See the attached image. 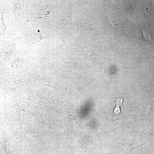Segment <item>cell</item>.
<instances>
[{
	"mask_svg": "<svg viewBox=\"0 0 154 154\" xmlns=\"http://www.w3.org/2000/svg\"><path fill=\"white\" fill-rule=\"evenodd\" d=\"M24 78L9 80L5 78L0 80V92L6 97L25 98L23 88L26 81Z\"/></svg>",
	"mask_w": 154,
	"mask_h": 154,
	"instance_id": "obj_1",
	"label": "cell"
},
{
	"mask_svg": "<svg viewBox=\"0 0 154 154\" xmlns=\"http://www.w3.org/2000/svg\"><path fill=\"white\" fill-rule=\"evenodd\" d=\"M4 11L3 12H1V33L3 35H4L5 33L6 29V27L3 24V15L4 12Z\"/></svg>",
	"mask_w": 154,
	"mask_h": 154,
	"instance_id": "obj_12",
	"label": "cell"
},
{
	"mask_svg": "<svg viewBox=\"0 0 154 154\" xmlns=\"http://www.w3.org/2000/svg\"><path fill=\"white\" fill-rule=\"evenodd\" d=\"M25 7L21 1L15 3L12 10V13L20 19L21 23L24 22V12Z\"/></svg>",
	"mask_w": 154,
	"mask_h": 154,
	"instance_id": "obj_6",
	"label": "cell"
},
{
	"mask_svg": "<svg viewBox=\"0 0 154 154\" xmlns=\"http://www.w3.org/2000/svg\"><path fill=\"white\" fill-rule=\"evenodd\" d=\"M148 18H149L152 20H154V15L149 11H147L146 14Z\"/></svg>",
	"mask_w": 154,
	"mask_h": 154,
	"instance_id": "obj_13",
	"label": "cell"
},
{
	"mask_svg": "<svg viewBox=\"0 0 154 154\" xmlns=\"http://www.w3.org/2000/svg\"><path fill=\"white\" fill-rule=\"evenodd\" d=\"M29 74L30 75L28 79L33 85L39 88L48 86L52 87L55 82L53 80L47 76L41 70H37Z\"/></svg>",
	"mask_w": 154,
	"mask_h": 154,
	"instance_id": "obj_4",
	"label": "cell"
},
{
	"mask_svg": "<svg viewBox=\"0 0 154 154\" xmlns=\"http://www.w3.org/2000/svg\"><path fill=\"white\" fill-rule=\"evenodd\" d=\"M70 15L68 13L66 15L65 17L62 20V23L65 25H68L71 20Z\"/></svg>",
	"mask_w": 154,
	"mask_h": 154,
	"instance_id": "obj_11",
	"label": "cell"
},
{
	"mask_svg": "<svg viewBox=\"0 0 154 154\" xmlns=\"http://www.w3.org/2000/svg\"><path fill=\"white\" fill-rule=\"evenodd\" d=\"M40 62L44 70L49 71L52 74L56 73V71L54 68L52 64L47 57L42 56L41 57Z\"/></svg>",
	"mask_w": 154,
	"mask_h": 154,
	"instance_id": "obj_8",
	"label": "cell"
},
{
	"mask_svg": "<svg viewBox=\"0 0 154 154\" xmlns=\"http://www.w3.org/2000/svg\"><path fill=\"white\" fill-rule=\"evenodd\" d=\"M3 42V58L5 60L10 59L11 58L15 56V42L12 40L8 39H5Z\"/></svg>",
	"mask_w": 154,
	"mask_h": 154,
	"instance_id": "obj_5",
	"label": "cell"
},
{
	"mask_svg": "<svg viewBox=\"0 0 154 154\" xmlns=\"http://www.w3.org/2000/svg\"><path fill=\"white\" fill-rule=\"evenodd\" d=\"M116 108L115 109L114 111L115 116L118 115L120 112L119 107V106L121 105L122 101V98L120 99L119 98H116Z\"/></svg>",
	"mask_w": 154,
	"mask_h": 154,
	"instance_id": "obj_10",
	"label": "cell"
},
{
	"mask_svg": "<svg viewBox=\"0 0 154 154\" xmlns=\"http://www.w3.org/2000/svg\"><path fill=\"white\" fill-rule=\"evenodd\" d=\"M41 33L38 32L30 33L27 35V39L30 47L35 46L40 41L45 39V36Z\"/></svg>",
	"mask_w": 154,
	"mask_h": 154,
	"instance_id": "obj_7",
	"label": "cell"
},
{
	"mask_svg": "<svg viewBox=\"0 0 154 154\" xmlns=\"http://www.w3.org/2000/svg\"><path fill=\"white\" fill-rule=\"evenodd\" d=\"M48 93L44 87L40 88L34 95L26 98V99L34 108L45 110L50 99V95Z\"/></svg>",
	"mask_w": 154,
	"mask_h": 154,
	"instance_id": "obj_2",
	"label": "cell"
},
{
	"mask_svg": "<svg viewBox=\"0 0 154 154\" xmlns=\"http://www.w3.org/2000/svg\"><path fill=\"white\" fill-rule=\"evenodd\" d=\"M27 63L24 57L21 56H15L6 68L5 73L8 76L19 74L27 71Z\"/></svg>",
	"mask_w": 154,
	"mask_h": 154,
	"instance_id": "obj_3",
	"label": "cell"
},
{
	"mask_svg": "<svg viewBox=\"0 0 154 154\" xmlns=\"http://www.w3.org/2000/svg\"><path fill=\"white\" fill-rule=\"evenodd\" d=\"M52 6L50 5H43L39 11L38 18L41 20L45 18L52 9Z\"/></svg>",
	"mask_w": 154,
	"mask_h": 154,
	"instance_id": "obj_9",
	"label": "cell"
}]
</instances>
